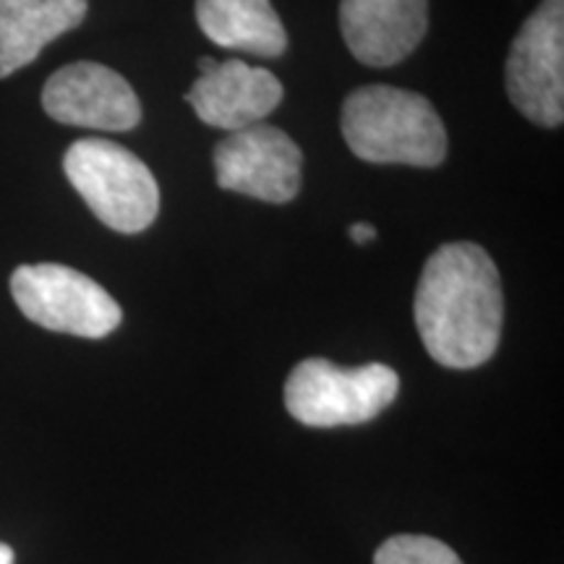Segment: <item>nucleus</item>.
Segmentation results:
<instances>
[{"label":"nucleus","instance_id":"9d476101","mask_svg":"<svg viewBox=\"0 0 564 564\" xmlns=\"http://www.w3.org/2000/svg\"><path fill=\"white\" fill-rule=\"evenodd\" d=\"M186 102L199 121L232 133L262 123L282 102V84L272 70L230 58L199 74L186 91Z\"/></svg>","mask_w":564,"mask_h":564},{"label":"nucleus","instance_id":"9b49d317","mask_svg":"<svg viewBox=\"0 0 564 564\" xmlns=\"http://www.w3.org/2000/svg\"><path fill=\"white\" fill-rule=\"evenodd\" d=\"M89 0H0V79L87 19Z\"/></svg>","mask_w":564,"mask_h":564},{"label":"nucleus","instance_id":"6e6552de","mask_svg":"<svg viewBox=\"0 0 564 564\" xmlns=\"http://www.w3.org/2000/svg\"><path fill=\"white\" fill-rule=\"evenodd\" d=\"M42 108L63 126L97 131H131L141 121L137 91L102 63H70L55 70L42 89Z\"/></svg>","mask_w":564,"mask_h":564},{"label":"nucleus","instance_id":"2eb2a0df","mask_svg":"<svg viewBox=\"0 0 564 564\" xmlns=\"http://www.w3.org/2000/svg\"><path fill=\"white\" fill-rule=\"evenodd\" d=\"M0 564H13V549L0 544Z\"/></svg>","mask_w":564,"mask_h":564},{"label":"nucleus","instance_id":"ddd939ff","mask_svg":"<svg viewBox=\"0 0 564 564\" xmlns=\"http://www.w3.org/2000/svg\"><path fill=\"white\" fill-rule=\"evenodd\" d=\"M373 564H463V560L432 535H392L377 549Z\"/></svg>","mask_w":564,"mask_h":564},{"label":"nucleus","instance_id":"f03ea898","mask_svg":"<svg viewBox=\"0 0 564 564\" xmlns=\"http://www.w3.org/2000/svg\"><path fill=\"white\" fill-rule=\"evenodd\" d=\"M343 137L356 158L377 165L436 167L447 158V131L434 105L419 91L384 84L345 100Z\"/></svg>","mask_w":564,"mask_h":564},{"label":"nucleus","instance_id":"0eeeda50","mask_svg":"<svg viewBox=\"0 0 564 564\" xmlns=\"http://www.w3.org/2000/svg\"><path fill=\"white\" fill-rule=\"evenodd\" d=\"M301 165L299 144L285 131L264 123L232 131L215 150L217 186L270 204L295 199Z\"/></svg>","mask_w":564,"mask_h":564},{"label":"nucleus","instance_id":"423d86ee","mask_svg":"<svg viewBox=\"0 0 564 564\" xmlns=\"http://www.w3.org/2000/svg\"><path fill=\"white\" fill-rule=\"evenodd\" d=\"M507 95L528 121L556 129L564 121V0H541L507 58Z\"/></svg>","mask_w":564,"mask_h":564},{"label":"nucleus","instance_id":"4468645a","mask_svg":"<svg viewBox=\"0 0 564 564\" xmlns=\"http://www.w3.org/2000/svg\"><path fill=\"white\" fill-rule=\"evenodd\" d=\"M350 238H352V243L364 246V243H369V241H373V238H377V230H373V225H369V223H352L350 225Z\"/></svg>","mask_w":564,"mask_h":564},{"label":"nucleus","instance_id":"39448f33","mask_svg":"<svg viewBox=\"0 0 564 564\" xmlns=\"http://www.w3.org/2000/svg\"><path fill=\"white\" fill-rule=\"evenodd\" d=\"M11 295L26 319L51 333L100 340L123 319L100 282L66 264H21L11 274Z\"/></svg>","mask_w":564,"mask_h":564},{"label":"nucleus","instance_id":"7ed1b4c3","mask_svg":"<svg viewBox=\"0 0 564 564\" xmlns=\"http://www.w3.org/2000/svg\"><path fill=\"white\" fill-rule=\"evenodd\" d=\"M63 171L95 217L118 232H141L160 212V188L137 154L108 139H79L68 147Z\"/></svg>","mask_w":564,"mask_h":564},{"label":"nucleus","instance_id":"20e7f679","mask_svg":"<svg viewBox=\"0 0 564 564\" xmlns=\"http://www.w3.org/2000/svg\"><path fill=\"white\" fill-rule=\"evenodd\" d=\"M400 392V377L384 364L343 369L324 358H306L285 382V408L314 429L358 426L377 419Z\"/></svg>","mask_w":564,"mask_h":564},{"label":"nucleus","instance_id":"f257e3e1","mask_svg":"<svg viewBox=\"0 0 564 564\" xmlns=\"http://www.w3.org/2000/svg\"><path fill=\"white\" fill-rule=\"evenodd\" d=\"M415 327L429 356L447 369H476L497 352L505 322L502 278L478 243H444L423 264Z\"/></svg>","mask_w":564,"mask_h":564},{"label":"nucleus","instance_id":"f8f14e48","mask_svg":"<svg viewBox=\"0 0 564 564\" xmlns=\"http://www.w3.org/2000/svg\"><path fill=\"white\" fill-rule=\"evenodd\" d=\"M196 24L215 45L257 58H280L288 47L270 0H196Z\"/></svg>","mask_w":564,"mask_h":564},{"label":"nucleus","instance_id":"1a4fd4ad","mask_svg":"<svg viewBox=\"0 0 564 564\" xmlns=\"http://www.w3.org/2000/svg\"><path fill=\"white\" fill-rule=\"evenodd\" d=\"M340 30L348 51L366 66H394L421 45L429 0H343Z\"/></svg>","mask_w":564,"mask_h":564}]
</instances>
